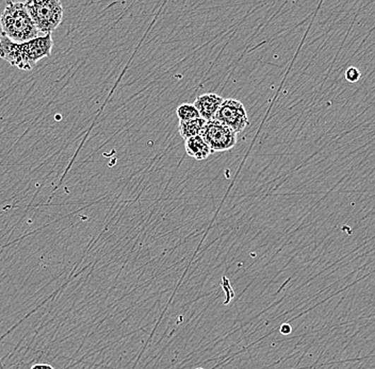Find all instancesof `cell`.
Masks as SVG:
<instances>
[{
	"label": "cell",
	"mask_w": 375,
	"mask_h": 369,
	"mask_svg": "<svg viewBox=\"0 0 375 369\" xmlns=\"http://www.w3.org/2000/svg\"><path fill=\"white\" fill-rule=\"evenodd\" d=\"M205 125H206V121L201 119V117L200 119H194V121H179L178 129H179L180 136L184 140H186L201 135Z\"/></svg>",
	"instance_id": "8"
},
{
	"label": "cell",
	"mask_w": 375,
	"mask_h": 369,
	"mask_svg": "<svg viewBox=\"0 0 375 369\" xmlns=\"http://www.w3.org/2000/svg\"><path fill=\"white\" fill-rule=\"evenodd\" d=\"M40 35H52L64 20V6L59 0H31L25 3Z\"/></svg>",
	"instance_id": "3"
},
{
	"label": "cell",
	"mask_w": 375,
	"mask_h": 369,
	"mask_svg": "<svg viewBox=\"0 0 375 369\" xmlns=\"http://www.w3.org/2000/svg\"><path fill=\"white\" fill-rule=\"evenodd\" d=\"M196 369H204V368H202V367H198V368H196Z\"/></svg>",
	"instance_id": "13"
},
{
	"label": "cell",
	"mask_w": 375,
	"mask_h": 369,
	"mask_svg": "<svg viewBox=\"0 0 375 369\" xmlns=\"http://www.w3.org/2000/svg\"><path fill=\"white\" fill-rule=\"evenodd\" d=\"M280 334L282 335H289L291 332H292V327H291L289 324L282 325L280 328Z\"/></svg>",
	"instance_id": "11"
},
{
	"label": "cell",
	"mask_w": 375,
	"mask_h": 369,
	"mask_svg": "<svg viewBox=\"0 0 375 369\" xmlns=\"http://www.w3.org/2000/svg\"><path fill=\"white\" fill-rule=\"evenodd\" d=\"M211 152H224L232 150L238 142V136L232 129L219 121H206L204 129L201 133Z\"/></svg>",
	"instance_id": "4"
},
{
	"label": "cell",
	"mask_w": 375,
	"mask_h": 369,
	"mask_svg": "<svg viewBox=\"0 0 375 369\" xmlns=\"http://www.w3.org/2000/svg\"><path fill=\"white\" fill-rule=\"evenodd\" d=\"M224 98L215 93H207L198 96L194 102V107L198 111L201 119L206 121H213L219 111L220 107L223 104Z\"/></svg>",
	"instance_id": "6"
},
{
	"label": "cell",
	"mask_w": 375,
	"mask_h": 369,
	"mask_svg": "<svg viewBox=\"0 0 375 369\" xmlns=\"http://www.w3.org/2000/svg\"><path fill=\"white\" fill-rule=\"evenodd\" d=\"M176 113H177L179 121H194V119H200V114H198V111L196 110L194 104H180V106L178 107Z\"/></svg>",
	"instance_id": "9"
},
{
	"label": "cell",
	"mask_w": 375,
	"mask_h": 369,
	"mask_svg": "<svg viewBox=\"0 0 375 369\" xmlns=\"http://www.w3.org/2000/svg\"><path fill=\"white\" fill-rule=\"evenodd\" d=\"M52 35H41L26 43H14L7 37H1L0 59L7 61L12 66L22 71H31L42 59L52 54Z\"/></svg>",
	"instance_id": "1"
},
{
	"label": "cell",
	"mask_w": 375,
	"mask_h": 369,
	"mask_svg": "<svg viewBox=\"0 0 375 369\" xmlns=\"http://www.w3.org/2000/svg\"><path fill=\"white\" fill-rule=\"evenodd\" d=\"M184 147H186V155L198 161L206 160L213 154L208 145L205 143L201 135L186 140Z\"/></svg>",
	"instance_id": "7"
},
{
	"label": "cell",
	"mask_w": 375,
	"mask_h": 369,
	"mask_svg": "<svg viewBox=\"0 0 375 369\" xmlns=\"http://www.w3.org/2000/svg\"><path fill=\"white\" fill-rule=\"evenodd\" d=\"M3 37L14 43H26L41 37L25 3L8 1L0 16Z\"/></svg>",
	"instance_id": "2"
},
{
	"label": "cell",
	"mask_w": 375,
	"mask_h": 369,
	"mask_svg": "<svg viewBox=\"0 0 375 369\" xmlns=\"http://www.w3.org/2000/svg\"><path fill=\"white\" fill-rule=\"evenodd\" d=\"M0 44H1V37H0Z\"/></svg>",
	"instance_id": "14"
},
{
	"label": "cell",
	"mask_w": 375,
	"mask_h": 369,
	"mask_svg": "<svg viewBox=\"0 0 375 369\" xmlns=\"http://www.w3.org/2000/svg\"><path fill=\"white\" fill-rule=\"evenodd\" d=\"M215 119L237 134L244 131L249 125L246 110L242 102L237 99H224Z\"/></svg>",
	"instance_id": "5"
},
{
	"label": "cell",
	"mask_w": 375,
	"mask_h": 369,
	"mask_svg": "<svg viewBox=\"0 0 375 369\" xmlns=\"http://www.w3.org/2000/svg\"><path fill=\"white\" fill-rule=\"evenodd\" d=\"M345 80L350 83H356L359 81L360 77H362V73L359 69L356 68L354 66H350L349 68L345 71Z\"/></svg>",
	"instance_id": "10"
},
{
	"label": "cell",
	"mask_w": 375,
	"mask_h": 369,
	"mask_svg": "<svg viewBox=\"0 0 375 369\" xmlns=\"http://www.w3.org/2000/svg\"><path fill=\"white\" fill-rule=\"evenodd\" d=\"M30 369H54V366L49 364H43V363H37V364L33 365Z\"/></svg>",
	"instance_id": "12"
}]
</instances>
